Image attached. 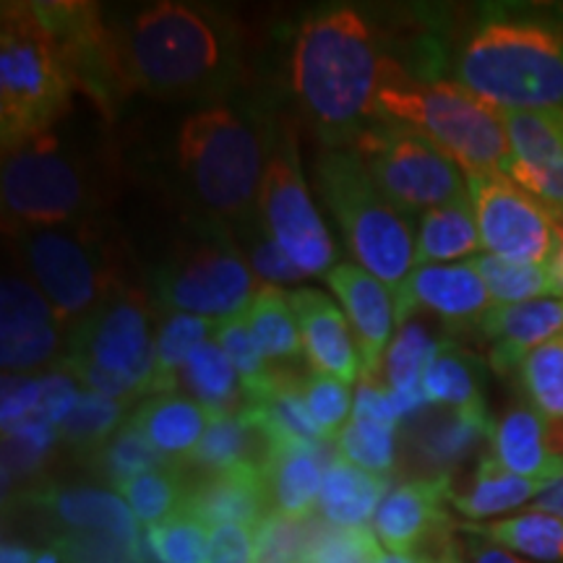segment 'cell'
I'll use <instances>...</instances> for the list:
<instances>
[{
  "instance_id": "cell-1",
  "label": "cell",
  "mask_w": 563,
  "mask_h": 563,
  "mask_svg": "<svg viewBox=\"0 0 563 563\" xmlns=\"http://www.w3.org/2000/svg\"><path fill=\"white\" fill-rule=\"evenodd\" d=\"M110 30L131 95L207 102L230 97L243 79L241 32L217 9L162 0L123 13Z\"/></svg>"
},
{
  "instance_id": "cell-2",
  "label": "cell",
  "mask_w": 563,
  "mask_h": 563,
  "mask_svg": "<svg viewBox=\"0 0 563 563\" xmlns=\"http://www.w3.org/2000/svg\"><path fill=\"white\" fill-rule=\"evenodd\" d=\"M391 60L376 26L352 5L302 19L292 40L290 84L323 144L350 146L376 121V95Z\"/></svg>"
},
{
  "instance_id": "cell-3",
  "label": "cell",
  "mask_w": 563,
  "mask_h": 563,
  "mask_svg": "<svg viewBox=\"0 0 563 563\" xmlns=\"http://www.w3.org/2000/svg\"><path fill=\"white\" fill-rule=\"evenodd\" d=\"M277 121L253 104L209 102L173 139V165L207 224L238 232L258 217V194Z\"/></svg>"
},
{
  "instance_id": "cell-4",
  "label": "cell",
  "mask_w": 563,
  "mask_h": 563,
  "mask_svg": "<svg viewBox=\"0 0 563 563\" xmlns=\"http://www.w3.org/2000/svg\"><path fill=\"white\" fill-rule=\"evenodd\" d=\"M454 76L496 110H563V9H485L456 53Z\"/></svg>"
},
{
  "instance_id": "cell-5",
  "label": "cell",
  "mask_w": 563,
  "mask_h": 563,
  "mask_svg": "<svg viewBox=\"0 0 563 563\" xmlns=\"http://www.w3.org/2000/svg\"><path fill=\"white\" fill-rule=\"evenodd\" d=\"M376 121L412 125L446 152L467 178L509 173V136L501 112L460 81L415 76L394 58L376 95Z\"/></svg>"
},
{
  "instance_id": "cell-6",
  "label": "cell",
  "mask_w": 563,
  "mask_h": 563,
  "mask_svg": "<svg viewBox=\"0 0 563 563\" xmlns=\"http://www.w3.org/2000/svg\"><path fill=\"white\" fill-rule=\"evenodd\" d=\"M316 191L340 224L355 262L382 279L394 295L405 292L415 272L412 222L386 201L365 170L363 159L350 146H327L313 162Z\"/></svg>"
},
{
  "instance_id": "cell-7",
  "label": "cell",
  "mask_w": 563,
  "mask_h": 563,
  "mask_svg": "<svg viewBox=\"0 0 563 563\" xmlns=\"http://www.w3.org/2000/svg\"><path fill=\"white\" fill-rule=\"evenodd\" d=\"M58 45L34 3H3L0 13V141L3 154L47 136L70 108Z\"/></svg>"
},
{
  "instance_id": "cell-8",
  "label": "cell",
  "mask_w": 563,
  "mask_h": 563,
  "mask_svg": "<svg viewBox=\"0 0 563 563\" xmlns=\"http://www.w3.org/2000/svg\"><path fill=\"white\" fill-rule=\"evenodd\" d=\"M152 363L150 302L136 287L118 282L70 329L58 371L87 384L89 391L131 405L136 397H144Z\"/></svg>"
},
{
  "instance_id": "cell-9",
  "label": "cell",
  "mask_w": 563,
  "mask_h": 563,
  "mask_svg": "<svg viewBox=\"0 0 563 563\" xmlns=\"http://www.w3.org/2000/svg\"><path fill=\"white\" fill-rule=\"evenodd\" d=\"M3 224L9 235L84 228L95 220L97 188L87 162L47 136L3 154Z\"/></svg>"
},
{
  "instance_id": "cell-10",
  "label": "cell",
  "mask_w": 563,
  "mask_h": 563,
  "mask_svg": "<svg viewBox=\"0 0 563 563\" xmlns=\"http://www.w3.org/2000/svg\"><path fill=\"white\" fill-rule=\"evenodd\" d=\"M152 290L167 311L224 321L249 311L262 287L232 232L199 222V230L180 238L157 266Z\"/></svg>"
},
{
  "instance_id": "cell-11",
  "label": "cell",
  "mask_w": 563,
  "mask_h": 563,
  "mask_svg": "<svg viewBox=\"0 0 563 563\" xmlns=\"http://www.w3.org/2000/svg\"><path fill=\"white\" fill-rule=\"evenodd\" d=\"M350 150L363 159L386 201L410 222L431 209L470 199L462 167L412 125L373 121L352 139Z\"/></svg>"
},
{
  "instance_id": "cell-12",
  "label": "cell",
  "mask_w": 563,
  "mask_h": 563,
  "mask_svg": "<svg viewBox=\"0 0 563 563\" xmlns=\"http://www.w3.org/2000/svg\"><path fill=\"white\" fill-rule=\"evenodd\" d=\"M26 269L51 300L60 327L79 323L118 285L112 266L89 224L16 232Z\"/></svg>"
},
{
  "instance_id": "cell-13",
  "label": "cell",
  "mask_w": 563,
  "mask_h": 563,
  "mask_svg": "<svg viewBox=\"0 0 563 563\" xmlns=\"http://www.w3.org/2000/svg\"><path fill=\"white\" fill-rule=\"evenodd\" d=\"M258 217L277 245L308 277L329 274L336 266V245L302 180L298 141L285 123H277L272 152L258 194Z\"/></svg>"
},
{
  "instance_id": "cell-14",
  "label": "cell",
  "mask_w": 563,
  "mask_h": 563,
  "mask_svg": "<svg viewBox=\"0 0 563 563\" xmlns=\"http://www.w3.org/2000/svg\"><path fill=\"white\" fill-rule=\"evenodd\" d=\"M34 11L58 45L63 68L76 91L87 95L108 121L131 91L123 79L110 21L95 3H34Z\"/></svg>"
},
{
  "instance_id": "cell-15",
  "label": "cell",
  "mask_w": 563,
  "mask_h": 563,
  "mask_svg": "<svg viewBox=\"0 0 563 563\" xmlns=\"http://www.w3.org/2000/svg\"><path fill=\"white\" fill-rule=\"evenodd\" d=\"M483 249L490 256L522 264H551L559 251L555 214L509 175L467 178Z\"/></svg>"
},
{
  "instance_id": "cell-16",
  "label": "cell",
  "mask_w": 563,
  "mask_h": 563,
  "mask_svg": "<svg viewBox=\"0 0 563 563\" xmlns=\"http://www.w3.org/2000/svg\"><path fill=\"white\" fill-rule=\"evenodd\" d=\"M509 136V178L563 217V110H498Z\"/></svg>"
},
{
  "instance_id": "cell-17",
  "label": "cell",
  "mask_w": 563,
  "mask_h": 563,
  "mask_svg": "<svg viewBox=\"0 0 563 563\" xmlns=\"http://www.w3.org/2000/svg\"><path fill=\"white\" fill-rule=\"evenodd\" d=\"M0 316V365L5 373L16 376L53 363L60 350V323L40 287L21 277H3Z\"/></svg>"
},
{
  "instance_id": "cell-18",
  "label": "cell",
  "mask_w": 563,
  "mask_h": 563,
  "mask_svg": "<svg viewBox=\"0 0 563 563\" xmlns=\"http://www.w3.org/2000/svg\"><path fill=\"white\" fill-rule=\"evenodd\" d=\"M327 282L352 323V334H355L357 352H361L363 378H376L384 352L391 344L394 327H397V302H394L391 290L357 264H336L327 274Z\"/></svg>"
},
{
  "instance_id": "cell-19",
  "label": "cell",
  "mask_w": 563,
  "mask_h": 563,
  "mask_svg": "<svg viewBox=\"0 0 563 563\" xmlns=\"http://www.w3.org/2000/svg\"><path fill=\"white\" fill-rule=\"evenodd\" d=\"M449 493V477H420L386 493L373 517V534L378 543L389 553H420L428 540L443 534L449 527V517L443 511Z\"/></svg>"
},
{
  "instance_id": "cell-20",
  "label": "cell",
  "mask_w": 563,
  "mask_h": 563,
  "mask_svg": "<svg viewBox=\"0 0 563 563\" xmlns=\"http://www.w3.org/2000/svg\"><path fill=\"white\" fill-rule=\"evenodd\" d=\"M418 308L452 323L481 321L493 308L490 292L470 262L418 266L397 300V327H405Z\"/></svg>"
},
{
  "instance_id": "cell-21",
  "label": "cell",
  "mask_w": 563,
  "mask_h": 563,
  "mask_svg": "<svg viewBox=\"0 0 563 563\" xmlns=\"http://www.w3.org/2000/svg\"><path fill=\"white\" fill-rule=\"evenodd\" d=\"M180 509L199 517L209 527H258L272 514L266 470L258 464H241L222 473L201 475L199 481L186 485Z\"/></svg>"
},
{
  "instance_id": "cell-22",
  "label": "cell",
  "mask_w": 563,
  "mask_h": 563,
  "mask_svg": "<svg viewBox=\"0 0 563 563\" xmlns=\"http://www.w3.org/2000/svg\"><path fill=\"white\" fill-rule=\"evenodd\" d=\"M290 300L298 316L302 350L313 373H327L344 384L355 382L357 373L363 371L361 352L340 306L311 287L290 292Z\"/></svg>"
},
{
  "instance_id": "cell-23",
  "label": "cell",
  "mask_w": 563,
  "mask_h": 563,
  "mask_svg": "<svg viewBox=\"0 0 563 563\" xmlns=\"http://www.w3.org/2000/svg\"><path fill=\"white\" fill-rule=\"evenodd\" d=\"M477 329L490 342V368L506 376L534 347L563 334V295L493 306L477 321Z\"/></svg>"
},
{
  "instance_id": "cell-24",
  "label": "cell",
  "mask_w": 563,
  "mask_h": 563,
  "mask_svg": "<svg viewBox=\"0 0 563 563\" xmlns=\"http://www.w3.org/2000/svg\"><path fill=\"white\" fill-rule=\"evenodd\" d=\"M340 452L332 449V441L319 446H300V443H282L272 446L266 462V481H269L272 511L287 519H311L319 509L323 473Z\"/></svg>"
},
{
  "instance_id": "cell-25",
  "label": "cell",
  "mask_w": 563,
  "mask_h": 563,
  "mask_svg": "<svg viewBox=\"0 0 563 563\" xmlns=\"http://www.w3.org/2000/svg\"><path fill=\"white\" fill-rule=\"evenodd\" d=\"M30 498L68 532H102L129 543H139L141 538L131 506L118 493L100 488H42Z\"/></svg>"
},
{
  "instance_id": "cell-26",
  "label": "cell",
  "mask_w": 563,
  "mask_h": 563,
  "mask_svg": "<svg viewBox=\"0 0 563 563\" xmlns=\"http://www.w3.org/2000/svg\"><path fill=\"white\" fill-rule=\"evenodd\" d=\"M131 420L167 462L186 467L209 426V412L186 394H157L136 407Z\"/></svg>"
},
{
  "instance_id": "cell-27",
  "label": "cell",
  "mask_w": 563,
  "mask_h": 563,
  "mask_svg": "<svg viewBox=\"0 0 563 563\" xmlns=\"http://www.w3.org/2000/svg\"><path fill=\"white\" fill-rule=\"evenodd\" d=\"M490 449L509 473L527 481L548 485L563 477V462L548 449L545 422L530 405L514 407L496 422Z\"/></svg>"
},
{
  "instance_id": "cell-28",
  "label": "cell",
  "mask_w": 563,
  "mask_h": 563,
  "mask_svg": "<svg viewBox=\"0 0 563 563\" xmlns=\"http://www.w3.org/2000/svg\"><path fill=\"white\" fill-rule=\"evenodd\" d=\"M428 405L454 412L488 415L485 407V368L473 352L443 340L422 373Z\"/></svg>"
},
{
  "instance_id": "cell-29",
  "label": "cell",
  "mask_w": 563,
  "mask_h": 563,
  "mask_svg": "<svg viewBox=\"0 0 563 563\" xmlns=\"http://www.w3.org/2000/svg\"><path fill=\"white\" fill-rule=\"evenodd\" d=\"M389 490V477L368 473L336 456L323 473L319 514L334 527H365L376 517L378 506Z\"/></svg>"
},
{
  "instance_id": "cell-30",
  "label": "cell",
  "mask_w": 563,
  "mask_h": 563,
  "mask_svg": "<svg viewBox=\"0 0 563 563\" xmlns=\"http://www.w3.org/2000/svg\"><path fill=\"white\" fill-rule=\"evenodd\" d=\"M245 415L256 422L269 439V446L282 443H300V446H319L327 443L321 428L311 418L302 394V378L290 371H277L272 389L258 402L245 405Z\"/></svg>"
},
{
  "instance_id": "cell-31",
  "label": "cell",
  "mask_w": 563,
  "mask_h": 563,
  "mask_svg": "<svg viewBox=\"0 0 563 563\" xmlns=\"http://www.w3.org/2000/svg\"><path fill=\"white\" fill-rule=\"evenodd\" d=\"M490 415L467 412H439L422 420L415 431V452L420 462L433 470V477H449V470L462 464L470 454L477 452L483 441L493 439Z\"/></svg>"
},
{
  "instance_id": "cell-32",
  "label": "cell",
  "mask_w": 563,
  "mask_h": 563,
  "mask_svg": "<svg viewBox=\"0 0 563 563\" xmlns=\"http://www.w3.org/2000/svg\"><path fill=\"white\" fill-rule=\"evenodd\" d=\"M178 386L186 389V397L199 402L209 418H224V415L243 412L249 405L243 382L238 376L235 365L224 355V350L214 340L199 344L186 365H183Z\"/></svg>"
},
{
  "instance_id": "cell-33",
  "label": "cell",
  "mask_w": 563,
  "mask_h": 563,
  "mask_svg": "<svg viewBox=\"0 0 563 563\" xmlns=\"http://www.w3.org/2000/svg\"><path fill=\"white\" fill-rule=\"evenodd\" d=\"M269 454V439L243 410L224 415V418H211L188 464L199 467L201 475L222 473L241 464H258L266 470Z\"/></svg>"
},
{
  "instance_id": "cell-34",
  "label": "cell",
  "mask_w": 563,
  "mask_h": 563,
  "mask_svg": "<svg viewBox=\"0 0 563 563\" xmlns=\"http://www.w3.org/2000/svg\"><path fill=\"white\" fill-rule=\"evenodd\" d=\"M483 241L477 230L473 201L462 199L446 207L431 209L418 220V243H415V269L418 266L456 262V258L481 256Z\"/></svg>"
},
{
  "instance_id": "cell-35",
  "label": "cell",
  "mask_w": 563,
  "mask_h": 563,
  "mask_svg": "<svg viewBox=\"0 0 563 563\" xmlns=\"http://www.w3.org/2000/svg\"><path fill=\"white\" fill-rule=\"evenodd\" d=\"M543 488L545 483L514 475L496 456L488 454L477 462L473 483H470L467 490L456 493L452 488L449 504L467 519H488L496 517V514L519 509L527 501H534Z\"/></svg>"
},
{
  "instance_id": "cell-36",
  "label": "cell",
  "mask_w": 563,
  "mask_h": 563,
  "mask_svg": "<svg viewBox=\"0 0 563 563\" xmlns=\"http://www.w3.org/2000/svg\"><path fill=\"white\" fill-rule=\"evenodd\" d=\"M462 530L481 534L506 551L540 563H563V519L548 511L527 509L517 517L490 525H464Z\"/></svg>"
},
{
  "instance_id": "cell-37",
  "label": "cell",
  "mask_w": 563,
  "mask_h": 563,
  "mask_svg": "<svg viewBox=\"0 0 563 563\" xmlns=\"http://www.w3.org/2000/svg\"><path fill=\"white\" fill-rule=\"evenodd\" d=\"M245 321L266 361L295 363L306 352L290 295L279 287L262 285L245 311Z\"/></svg>"
},
{
  "instance_id": "cell-38",
  "label": "cell",
  "mask_w": 563,
  "mask_h": 563,
  "mask_svg": "<svg viewBox=\"0 0 563 563\" xmlns=\"http://www.w3.org/2000/svg\"><path fill=\"white\" fill-rule=\"evenodd\" d=\"M214 323L201 316L191 313H170L159 332L154 334V363L152 376L146 384L144 397H157V394H170L178 389V378L188 355L214 334Z\"/></svg>"
},
{
  "instance_id": "cell-39",
  "label": "cell",
  "mask_w": 563,
  "mask_h": 563,
  "mask_svg": "<svg viewBox=\"0 0 563 563\" xmlns=\"http://www.w3.org/2000/svg\"><path fill=\"white\" fill-rule=\"evenodd\" d=\"M470 264L483 277L485 287L490 292V300L496 306H511V302L563 295V285L555 277L551 264L509 262V258L490 256V253H481V256L470 258Z\"/></svg>"
},
{
  "instance_id": "cell-40",
  "label": "cell",
  "mask_w": 563,
  "mask_h": 563,
  "mask_svg": "<svg viewBox=\"0 0 563 563\" xmlns=\"http://www.w3.org/2000/svg\"><path fill=\"white\" fill-rule=\"evenodd\" d=\"M125 402L102 397L97 391H84L74 412L58 426V435L63 446L76 454H100L118 428L129 420Z\"/></svg>"
},
{
  "instance_id": "cell-41",
  "label": "cell",
  "mask_w": 563,
  "mask_h": 563,
  "mask_svg": "<svg viewBox=\"0 0 563 563\" xmlns=\"http://www.w3.org/2000/svg\"><path fill=\"white\" fill-rule=\"evenodd\" d=\"M517 373L527 405L545 422H563V334L534 347Z\"/></svg>"
},
{
  "instance_id": "cell-42",
  "label": "cell",
  "mask_w": 563,
  "mask_h": 563,
  "mask_svg": "<svg viewBox=\"0 0 563 563\" xmlns=\"http://www.w3.org/2000/svg\"><path fill=\"white\" fill-rule=\"evenodd\" d=\"M97 462H100V470L115 493L123 488L125 483L133 481V477L152 473V470H165V467H178V464L167 462L157 449L146 441V435L141 433L136 422L129 420L118 428V433L104 443V449L97 454Z\"/></svg>"
},
{
  "instance_id": "cell-43",
  "label": "cell",
  "mask_w": 563,
  "mask_h": 563,
  "mask_svg": "<svg viewBox=\"0 0 563 563\" xmlns=\"http://www.w3.org/2000/svg\"><path fill=\"white\" fill-rule=\"evenodd\" d=\"M214 342L224 350V355L230 357V363L235 365L238 376H241L245 397H249V405L258 402L266 391L272 389L274 376L277 371H272L266 365V357L258 350L256 340H253L249 321H245V313L232 316V319L217 321L214 323Z\"/></svg>"
},
{
  "instance_id": "cell-44",
  "label": "cell",
  "mask_w": 563,
  "mask_h": 563,
  "mask_svg": "<svg viewBox=\"0 0 563 563\" xmlns=\"http://www.w3.org/2000/svg\"><path fill=\"white\" fill-rule=\"evenodd\" d=\"M118 496L131 506L136 522L150 530L154 525H162L180 509L183 496H186V483L180 477V467L152 470L133 477L118 490Z\"/></svg>"
},
{
  "instance_id": "cell-45",
  "label": "cell",
  "mask_w": 563,
  "mask_h": 563,
  "mask_svg": "<svg viewBox=\"0 0 563 563\" xmlns=\"http://www.w3.org/2000/svg\"><path fill=\"white\" fill-rule=\"evenodd\" d=\"M435 347H439V342L420 323L407 321L405 327H399L397 336L386 350L384 363L389 389L397 394H426L422 391V373L431 363Z\"/></svg>"
},
{
  "instance_id": "cell-46",
  "label": "cell",
  "mask_w": 563,
  "mask_h": 563,
  "mask_svg": "<svg viewBox=\"0 0 563 563\" xmlns=\"http://www.w3.org/2000/svg\"><path fill=\"white\" fill-rule=\"evenodd\" d=\"M336 452L368 473H391L394 456H397V426L352 415L336 439Z\"/></svg>"
},
{
  "instance_id": "cell-47",
  "label": "cell",
  "mask_w": 563,
  "mask_h": 563,
  "mask_svg": "<svg viewBox=\"0 0 563 563\" xmlns=\"http://www.w3.org/2000/svg\"><path fill=\"white\" fill-rule=\"evenodd\" d=\"M209 538V525L183 509L146 530V543L157 563H207Z\"/></svg>"
},
{
  "instance_id": "cell-48",
  "label": "cell",
  "mask_w": 563,
  "mask_h": 563,
  "mask_svg": "<svg viewBox=\"0 0 563 563\" xmlns=\"http://www.w3.org/2000/svg\"><path fill=\"white\" fill-rule=\"evenodd\" d=\"M232 238H235L238 249L243 251L245 262H249L253 274H256L258 279H264L269 287H279L282 290V287L300 285V282L308 277V274L279 249L277 241L266 232L262 220L232 232Z\"/></svg>"
},
{
  "instance_id": "cell-49",
  "label": "cell",
  "mask_w": 563,
  "mask_h": 563,
  "mask_svg": "<svg viewBox=\"0 0 563 563\" xmlns=\"http://www.w3.org/2000/svg\"><path fill=\"white\" fill-rule=\"evenodd\" d=\"M378 538L368 527H334L319 522L298 563H378Z\"/></svg>"
},
{
  "instance_id": "cell-50",
  "label": "cell",
  "mask_w": 563,
  "mask_h": 563,
  "mask_svg": "<svg viewBox=\"0 0 563 563\" xmlns=\"http://www.w3.org/2000/svg\"><path fill=\"white\" fill-rule=\"evenodd\" d=\"M302 394H306V405L316 426L321 428L323 439H340L352 418V407H355L350 397V384L327 376V373H308L302 378Z\"/></svg>"
},
{
  "instance_id": "cell-51",
  "label": "cell",
  "mask_w": 563,
  "mask_h": 563,
  "mask_svg": "<svg viewBox=\"0 0 563 563\" xmlns=\"http://www.w3.org/2000/svg\"><path fill=\"white\" fill-rule=\"evenodd\" d=\"M319 519H287L272 511L262 525L256 527L258 563H298L302 551L311 543Z\"/></svg>"
},
{
  "instance_id": "cell-52",
  "label": "cell",
  "mask_w": 563,
  "mask_h": 563,
  "mask_svg": "<svg viewBox=\"0 0 563 563\" xmlns=\"http://www.w3.org/2000/svg\"><path fill=\"white\" fill-rule=\"evenodd\" d=\"M53 548L63 563H136L139 543L102 532H68Z\"/></svg>"
},
{
  "instance_id": "cell-53",
  "label": "cell",
  "mask_w": 563,
  "mask_h": 563,
  "mask_svg": "<svg viewBox=\"0 0 563 563\" xmlns=\"http://www.w3.org/2000/svg\"><path fill=\"white\" fill-rule=\"evenodd\" d=\"M207 563H258L256 527H249V525L211 527Z\"/></svg>"
},
{
  "instance_id": "cell-54",
  "label": "cell",
  "mask_w": 563,
  "mask_h": 563,
  "mask_svg": "<svg viewBox=\"0 0 563 563\" xmlns=\"http://www.w3.org/2000/svg\"><path fill=\"white\" fill-rule=\"evenodd\" d=\"M79 399L81 391L79 386H76V378L68 376L66 371H55L51 376H42V399L34 415L58 428L60 422L74 412Z\"/></svg>"
},
{
  "instance_id": "cell-55",
  "label": "cell",
  "mask_w": 563,
  "mask_h": 563,
  "mask_svg": "<svg viewBox=\"0 0 563 563\" xmlns=\"http://www.w3.org/2000/svg\"><path fill=\"white\" fill-rule=\"evenodd\" d=\"M42 399V378L32 376H3V410H0V422L3 431L19 426L30 415L37 412Z\"/></svg>"
},
{
  "instance_id": "cell-56",
  "label": "cell",
  "mask_w": 563,
  "mask_h": 563,
  "mask_svg": "<svg viewBox=\"0 0 563 563\" xmlns=\"http://www.w3.org/2000/svg\"><path fill=\"white\" fill-rule=\"evenodd\" d=\"M467 553H470V563H532V561H525L519 559L517 553L506 551V548L490 543V540L481 538V534L475 532H467Z\"/></svg>"
},
{
  "instance_id": "cell-57",
  "label": "cell",
  "mask_w": 563,
  "mask_h": 563,
  "mask_svg": "<svg viewBox=\"0 0 563 563\" xmlns=\"http://www.w3.org/2000/svg\"><path fill=\"white\" fill-rule=\"evenodd\" d=\"M532 509L548 511V514H553V517L563 519V477L548 483L545 488L540 490V496L532 501Z\"/></svg>"
},
{
  "instance_id": "cell-58",
  "label": "cell",
  "mask_w": 563,
  "mask_h": 563,
  "mask_svg": "<svg viewBox=\"0 0 563 563\" xmlns=\"http://www.w3.org/2000/svg\"><path fill=\"white\" fill-rule=\"evenodd\" d=\"M0 563H37V553L30 545H21L16 540H5L0 551Z\"/></svg>"
},
{
  "instance_id": "cell-59",
  "label": "cell",
  "mask_w": 563,
  "mask_h": 563,
  "mask_svg": "<svg viewBox=\"0 0 563 563\" xmlns=\"http://www.w3.org/2000/svg\"><path fill=\"white\" fill-rule=\"evenodd\" d=\"M422 563H462L460 553L454 551V545L449 540H443V545L433 555H420Z\"/></svg>"
},
{
  "instance_id": "cell-60",
  "label": "cell",
  "mask_w": 563,
  "mask_h": 563,
  "mask_svg": "<svg viewBox=\"0 0 563 563\" xmlns=\"http://www.w3.org/2000/svg\"><path fill=\"white\" fill-rule=\"evenodd\" d=\"M555 224H559V251H555L551 266H553L555 277H559L563 285V217H555Z\"/></svg>"
},
{
  "instance_id": "cell-61",
  "label": "cell",
  "mask_w": 563,
  "mask_h": 563,
  "mask_svg": "<svg viewBox=\"0 0 563 563\" xmlns=\"http://www.w3.org/2000/svg\"><path fill=\"white\" fill-rule=\"evenodd\" d=\"M378 563H422V559L415 553H382Z\"/></svg>"
},
{
  "instance_id": "cell-62",
  "label": "cell",
  "mask_w": 563,
  "mask_h": 563,
  "mask_svg": "<svg viewBox=\"0 0 563 563\" xmlns=\"http://www.w3.org/2000/svg\"><path fill=\"white\" fill-rule=\"evenodd\" d=\"M37 563H63V561H60V553L55 551V548H47V551L37 553Z\"/></svg>"
},
{
  "instance_id": "cell-63",
  "label": "cell",
  "mask_w": 563,
  "mask_h": 563,
  "mask_svg": "<svg viewBox=\"0 0 563 563\" xmlns=\"http://www.w3.org/2000/svg\"><path fill=\"white\" fill-rule=\"evenodd\" d=\"M282 563H290V561H282Z\"/></svg>"
}]
</instances>
